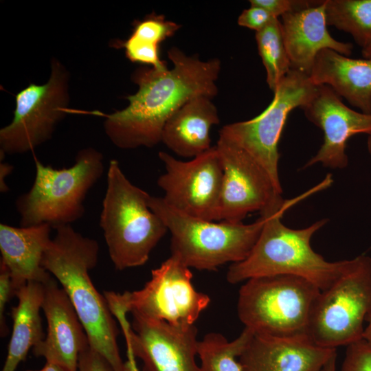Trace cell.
I'll return each mask as SVG.
<instances>
[{
	"instance_id": "obj_1",
	"label": "cell",
	"mask_w": 371,
	"mask_h": 371,
	"mask_svg": "<svg viewBox=\"0 0 371 371\" xmlns=\"http://www.w3.org/2000/svg\"><path fill=\"white\" fill-rule=\"evenodd\" d=\"M171 69L140 67L133 74L137 91L126 97L128 105L105 115L104 126L111 141L122 149L151 148L161 142L168 119L186 102L199 95L216 96L221 63L217 58L202 60L177 47L167 52Z\"/></svg>"
},
{
	"instance_id": "obj_2",
	"label": "cell",
	"mask_w": 371,
	"mask_h": 371,
	"mask_svg": "<svg viewBox=\"0 0 371 371\" xmlns=\"http://www.w3.org/2000/svg\"><path fill=\"white\" fill-rule=\"evenodd\" d=\"M318 188L291 200L280 196L260 212L265 219L260 234L249 256L229 266L226 275L229 283L235 284L256 277L291 275L304 278L324 291L349 269L352 259L327 261L311 247L312 237L328 223V218L302 229L290 228L282 222L288 208Z\"/></svg>"
},
{
	"instance_id": "obj_3",
	"label": "cell",
	"mask_w": 371,
	"mask_h": 371,
	"mask_svg": "<svg viewBox=\"0 0 371 371\" xmlns=\"http://www.w3.org/2000/svg\"><path fill=\"white\" fill-rule=\"evenodd\" d=\"M42 265L61 285L87 333L90 346L104 357L113 371H125L117 344L114 315L89 276L98 260L97 240L82 236L71 225L54 229Z\"/></svg>"
},
{
	"instance_id": "obj_4",
	"label": "cell",
	"mask_w": 371,
	"mask_h": 371,
	"mask_svg": "<svg viewBox=\"0 0 371 371\" xmlns=\"http://www.w3.org/2000/svg\"><path fill=\"white\" fill-rule=\"evenodd\" d=\"M150 195L133 184L119 162H109L100 225L117 270L142 266L168 231L149 207Z\"/></svg>"
},
{
	"instance_id": "obj_5",
	"label": "cell",
	"mask_w": 371,
	"mask_h": 371,
	"mask_svg": "<svg viewBox=\"0 0 371 371\" xmlns=\"http://www.w3.org/2000/svg\"><path fill=\"white\" fill-rule=\"evenodd\" d=\"M148 205L171 234V255L198 270L214 271L226 263L244 260L265 220L260 215L250 224L214 223L184 214L169 206L162 197L151 195Z\"/></svg>"
},
{
	"instance_id": "obj_6",
	"label": "cell",
	"mask_w": 371,
	"mask_h": 371,
	"mask_svg": "<svg viewBox=\"0 0 371 371\" xmlns=\"http://www.w3.org/2000/svg\"><path fill=\"white\" fill-rule=\"evenodd\" d=\"M34 162V183L16 201L21 226L47 224L55 229L80 219L87 193L104 173L102 154L93 148H84L73 166L60 169L36 158Z\"/></svg>"
},
{
	"instance_id": "obj_7",
	"label": "cell",
	"mask_w": 371,
	"mask_h": 371,
	"mask_svg": "<svg viewBox=\"0 0 371 371\" xmlns=\"http://www.w3.org/2000/svg\"><path fill=\"white\" fill-rule=\"evenodd\" d=\"M321 290L291 275L250 278L238 291L237 313L245 328L275 337L306 335L313 306Z\"/></svg>"
},
{
	"instance_id": "obj_8",
	"label": "cell",
	"mask_w": 371,
	"mask_h": 371,
	"mask_svg": "<svg viewBox=\"0 0 371 371\" xmlns=\"http://www.w3.org/2000/svg\"><path fill=\"white\" fill-rule=\"evenodd\" d=\"M371 318V258H352L349 269L321 291L310 315L306 335L317 346L337 349L363 338Z\"/></svg>"
},
{
	"instance_id": "obj_9",
	"label": "cell",
	"mask_w": 371,
	"mask_h": 371,
	"mask_svg": "<svg viewBox=\"0 0 371 371\" xmlns=\"http://www.w3.org/2000/svg\"><path fill=\"white\" fill-rule=\"evenodd\" d=\"M190 269L174 256L152 270L143 288L118 293L104 291L111 311L137 313L177 326L194 325L210 303V297L193 286Z\"/></svg>"
},
{
	"instance_id": "obj_10",
	"label": "cell",
	"mask_w": 371,
	"mask_h": 371,
	"mask_svg": "<svg viewBox=\"0 0 371 371\" xmlns=\"http://www.w3.org/2000/svg\"><path fill=\"white\" fill-rule=\"evenodd\" d=\"M317 87L308 75L291 69L264 111L251 120L227 124L219 131V138L244 150L266 171L280 194L278 146L282 132L291 111L302 109L313 96Z\"/></svg>"
},
{
	"instance_id": "obj_11",
	"label": "cell",
	"mask_w": 371,
	"mask_h": 371,
	"mask_svg": "<svg viewBox=\"0 0 371 371\" xmlns=\"http://www.w3.org/2000/svg\"><path fill=\"white\" fill-rule=\"evenodd\" d=\"M68 78L63 65L54 59L46 83H31L16 95L13 120L0 130L1 154L33 150L52 137L69 113Z\"/></svg>"
},
{
	"instance_id": "obj_12",
	"label": "cell",
	"mask_w": 371,
	"mask_h": 371,
	"mask_svg": "<svg viewBox=\"0 0 371 371\" xmlns=\"http://www.w3.org/2000/svg\"><path fill=\"white\" fill-rule=\"evenodd\" d=\"M159 157L165 166L157 179L164 201L188 215L220 221L223 170L216 146L187 161L164 151Z\"/></svg>"
},
{
	"instance_id": "obj_13",
	"label": "cell",
	"mask_w": 371,
	"mask_h": 371,
	"mask_svg": "<svg viewBox=\"0 0 371 371\" xmlns=\"http://www.w3.org/2000/svg\"><path fill=\"white\" fill-rule=\"evenodd\" d=\"M135 357L143 363V371H199L197 355L198 330L195 325L177 326L165 321L132 313V323L126 314L114 311Z\"/></svg>"
},
{
	"instance_id": "obj_14",
	"label": "cell",
	"mask_w": 371,
	"mask_h": 371,
	"mask_svg": "<svg viewBox=\"0 0 371 371\" xmlns=\"http://www.w3.org/2000/svg\"><path fill=\"white\" fill-rule=\"evenodd\" d=\"M223 179L220 221L238 223L254 212H260L282 196L266 171L247 153L218 137Z\"/></svg>"
},
{
	"instance_id": "obj_15",
	"label": "cell",
	"mask_w": 371,
	"mask_h": 371,
	"mask_svg": "<svg viewBox=\"0 0 371 371\" xmlns=\"http://www.w3.org/2000/svg\"><path fill=\"white\" fill-rule=\"evenodd\" d=\"M302 109L306 118L324 133L323 144L303 168L317 164L330 169L346 168L348 164V139L359 133L371 135V113L349 108L328 86L318 85Z\"/></svg>"
},
{
	"instance_id": "obj_16",
	"label": "cell",
	"mask_w": 371,
	"mask_h": 371,
	"mask_svg": "<svg viewBox=\"0 0 371 371\" xmlns=\"http://www.w3.org/2000/svg\"><path fill=\"white\" fill-rule=\"evenodd\" d=\"M52 276L45 283L42 310L47 322L43 340L32 348L36 357L67 371H78V358L89 345L85 328L64 289Z\"/></svg>"
},
{
	"instance_id": "obj_17",
	"label": "cell",
	"mask_w": 371,
	"mask_h": 371,
	"mask_svg": "<svg viewBox=\"0 0 371 371\" xmlns=\"http://www.w3.org/2000/svg\"><path fill=\"white\" fill-rule=\"evenodd\" d=\"M336 350L317 346L307 335L254 333L238 360L243 371H320Z\"/></svg>"
},
{
	"instance_id": "obj_18",
	"label": "cell",
	"mask_w": 371,
	"mask_h": 371,
	"mask_svg": "<svg viewBox=\"0 0 371 371\" xmlns=\"http://www.w3.org/2000/svg\"><path fill=\"white\" fill-rule=\"evenodd\" d=\"M280 22L292 69L309 76L317 54L325 49L346 56L352 53V43L335 39L328 31L325 0L317 5L286 13Z\"/></svg>"
},
{
	"instance_id": "obj_19",
	"label": "cell",
	"mask_w": 371,
	"mask_h": 371,
	"mask_svg": "<svg viewBox=\"0 0 371 371\" xmlns=\"http://www.w3.org/2000/svg\"><path fill=\"white\" fill-rule=\"evenodd\" d=\"M52 229L47 224L20 227L0 225L1 262L10 273L14 296L27 282L45 284L52 277L42 265Z\"/></svg>"
},
{
	"instance_id": "obj_20",
	"label": "cell",
	"mask_w": 371,
	"mask_h": 371,
	"mask_svg": "<svg viewBox=\"0 0 371 371\" xmlns=\"http://www.w3.org/2000/svg\"><path fill=\"white\" fill-rule=\"evenodd\" d=\"M316 86L330 87L364 113H371V58H352L336 51H320L309 74Z\"/></svg>"
},
{
	"instance_id": "obj_21",
	"label": "cell",
	"mask_w": 371,
	"mask_h": 371,
	"mask_svg": "<svg viewBox=\"0 0 371 371\" xmlns=\"http://www.w3.org/2000/svg\"><path fill=\"white\" fill-rule=\"evenodd\" d=\"M220 118L212 98L199 95L181 106L166 122L161 142L177 155L194 158L211 146L210 131Z\"/></svg>"
},
{
	"instance_id": "obj_22",
	"label": "cell",
	"mask_w": 371,
	"mask_h": 371,
	"mask_svg": "<svg viewBox=\"0 0 371 371\" xmlns=\"http://www.w3.org/2000/svg\"><path fill=\"white\" fill-rule=\"evenodd\" d=\"M45 293V284L28 282L15 293L17 305L12 308V332L7 357L2 371H15L29 350L45 338L40 311Z\"/></svg>"
},
{
	"instance_id": "obj_23",
	"label": "cell",
	"mask_w": 371,
	"mask_h": 371,
	"mask_svg": "<svg viewBox=\"0 0 371 371\" xmlns=\"http://www.w3.org/2000/svg\"><path fill=\"white\" fill-rule=\"evenodd\" d=\"M133 25L131 36L125 41H114L113 46L124 48L126 56L131 62L158 69H167L166 63L159 57V44L174 36L181 25L154 12L135 21Z\"/></svg>"
},
{
	"instance_id": "obj_24",
	"label": "cell",
	"mask_w": 371,
	"mask_h": 371,
	"mask_svg": "<svg viewBox=\"0 0 371 371\" xmlns=\"http://www.w3.org/2000/svg\"><path fill=\"white\" fill-rule=\"evenodd\" d=\"M254 334L252 330L245 328L232 341L218 333L205 335L197 346L199 371H243L238 357Z\"/></svg>"
},
{
	"instance_id": "obj_25",
	"label": "cell",
	"mask_w": 371,
	"mask_h": 371,
	"mask_svg": "<svg viewBox=\"0 0 371 371\" xmlns=\"http://www.w3.org/2000/svg\"><path fill=\"white\" fill-rule=\"evenodd\" d=\"M327 25L350 34L362 49L371 45V0H325Z\"/></svg>"
},
{
	"instance_id": "obj_26",
	"label": "cell",
	"mask_w": 371,
	"mask_h": 371,
	"mask_svg": "<svg viewBox=\"0 0 371 371\" xmlns=\"http://www.w3.org/2000/svg\"><path fill=\"white\" fill-rule=\"evenodd\" d=\"M255 38L258 54L266 70L267 83L274 92L291 69L280 20L273 18L264 28L256 32Z\"/></svg>"
},
{
	"instance_id": "obj_27",
	"label": "cell",
	"mask_w": 371,
	"mask_h": 371,
	"mask_svg": "<svg viewBox=\"0 0 371 371\" xmlns=\"http://www.w3.org/2000/svg\"><path fill=\"white\" fill-rule=\"evenodd\" d=\"M341 371H371V342L363 338L347 346Z\"/></svg>"
},
{
	"instance_id": "obj_28",
	"label": "cell",
	"mask_w": 371,
	"mask_h": 371,
	"mask_svg": "<svg viewBox=\"0 0 371 371\" xmlns=\"http://www.w3.org/2000/svg\"><path fill=\"white\" fill-rule=\"evenodd\" d=\"M322 1L312 0H249L250 5L258 6L267 10L276 18L282 15L315 6Z\"/></svg>"
},
{
	"instance_id": "obj_29",
	"label": "cell",
	"mask_w": 371,
	"mask_h": 371,
	"mask_svg": "<svg viewBox=\"0 0 371 371\" xmlns=\"http://www.w3.org/2000/svg\"><path fill=\"white\" fill-rule=\"evenodd\" d=\"M273 18L265 9L254 5H250L245 9L239 15L237 22L240 26L256 31L264 28Z\"/></svg>"
},
{
	"instance_id": "obj_30",
	"label": "cell",
	"mask_w": 371,
	"mask_h": 371,
	"mask_svg": "<svg viewBox=\"0 0 371 371\" xmlns=\"http://www.w3.org/2000/svg\"><path fill=\"white\" fill-rule=\"evenodd\" d=\"M12 296H14V291L10 273L5 265L0 262V329L1 335L3 337L8 333L5 308Z\"/></svg>"
},
{
	"instance_id": "obj_31",
	"label": "cell",
	"mask_w": 371,
	"mask_h": 371,
	"mask_svg": "<svg viewBox=\"0 0 371 371\" xmlns=\"http://www.w3.org/2000/svg\"><path fill=\"white\" fill-rule=\"evenodd\" d=\"M78 371H113L107 360L87 346L80 353Z\"/></svg>"
},
{
	"instance_id": "obj_32",
	"label": "cell",
	"mask_w": 371,
	"mask_h": 371,
	"mask_svg": "<svg viewBox=\"0 0 371 371\" xmlns=\"http://www.w3.org/2000/svg\"><path fill=\"white\" fill-rule=\"evenodd\" d=\"M0 168V190L1 192H5L8 191V187L5 182V178L11 172L13 167L9 164L1 162Z\"/></svg>"
},
{
	"instance_id": "obj_33",
	"label": "cell",
	"mask_w": 371,
	"mask_h": 371,
	"mask_svg": "<svg viewBox=\"0 0 371 371\" xmlns=\"http://www.w3.org/2000/svg\"><path fill=\"white\" fill-rule=\"evenodd\" d=\"M126 345V355L127 361L124 362L125 371H139L137 363L135 361V357L131 347L128 343Z\"/></svg>"
},
{
	"instance_id": "obj_34",
	"label": "cell",
	"mask_w": 371,
	"mask_h": 371,
	"mask_svg": "<svg viewBox=\"0 0 371 371\" xmlns=\"http://www.w3.org/2000/svg\"><path fill=\"white\" fill-rule=\"evenodd\" d=\"M336 359L337 352L330 357L320 371H337Z\"/></svg>"
},
{
	"instance_id": "obj_35",
	"label": "cell",
	"mask_w": 371,
	"mask_h": 371,
	"mask_svg": "<svg viewBox=\"0 0 371 371\" xmlns=\"http://www.w3.org/2000/svg\"><path fill=\"white\" fill-rule=\"evenodd\" d=\"M27 371H67L65 368L60 365L46 362L44 367L39 370H27Z\"/></svg>"
},
{
	"instance_id": "obj_36",
	"label": "cell",
	"mask_w": 371,
	"mask_h": 371,
	"mask_svg": "<svg viewBox=\"0 0 371 371\" xmlns=\"http://www.w3.org/2000/svg\"><path fill=\"white\" fill-rule=\"evenodd\" d=\"M363 338L371 342V318L366 326Z\"/></svg>"
},
{
	"instance_id": "obj_37",
	"label": "cell",
	"mask_w": 371,
	"mask_h": 371,
	"mask_svg": "<svg viewBox=\"0 0 371 371\" xmlns=\"http://www.w3.org/2000/svg\"><path fill=\"white\" fill-rule=\"evenodd\" d=\"M362 56L365 58H371V45L361 50Z\"/></svg>"
},
{
	"instance_id": "obj_38",
	"label": "cell",
	"mask_w": 371,
	"mask_h": 371,
	"mask_svg": "<svg viewBox=\"0 0 371 371\" xmlns=\"http://www.w3.org/2000/svg\"><path fill=\"white\" fill-rule=\"evenodd\" d=\"M367 148L369 155L371 157V135H369L367 139Z\"/></svg>"
}]
</instances>
